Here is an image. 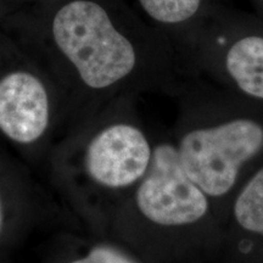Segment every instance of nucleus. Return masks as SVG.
Listing matches in <instances>:
<instances>
[{
  "label": "nucleus",
  "mask_w": 263,
  "mask_h": 263,
  "mask_svg": "<svg viewBox=\"0 0 263 263\" xmlns=\"http://www.w3.org/2000/svg\"><path fill=\"white\" fill-rule=\"evenodd\" d=\"M0 228H2V209H0Z\"/></svg>",
  "instance_id": "10"
},
{
  "label": "nucleus",
  "mask_w": 263,
  "mask_h": 263,
  "mask_svg": "<svg viewBox=\"0 0 263 263\" xmlns=\"http://www.w3.org/2000/svg\"><path fill=\"white\" fill-rule=\"evenodd\" d=\"M49 124L47 90L35 76L12 72L0 81V130L20 144L38 140Z\"/></svg>",
  "instance_id": "5"
},
{
  "label": "nucleus",
  "mask_w": 263,
  "mask_h": 263,
  "mask_svg": "<svg viewBox=\"0 0 263 263\" xmlns=\"http://www.w3.org/2000/svg\"><path fill=\"white\" fill-rule=\"evenodd\" d=\"M72 263H136L116 249L110 246L94 248L85 257Z\"/></svg>",
  "instance_id": "9"
},
{
  "label": "nucleus",
  "mask_w": 263,
  "mask_h": 263,
  "mask_svg": "<svg viewBox=\"0 0 263 263\" xmlns=\"http://www.w3.org/2000/svg\"><path fill=\"white\" fill-rule=\"evenodd\" d=\"M234 213L242 228L263 235V168L250 179L239 194Z\"/></svg>",
  "instance_id": "7"
},
{
  "label": "nucleus",
  "mask_w": 263,
  "mask_h": 263,
  "mask_svg": "<svg viewBox=\"0 0 263 263\" xmlns=\"http://www.w3.org/2000/svg\"><path fill=\"white\" fill-rule=\"evenodd\" d=\"M137 192V205L144 217L160 226L190 224L206 215V194L183 170L178 149L161 144L154 150Z\"/></svg>",
  "instance_id": "3"
},
{
  "label": "nucleus",
  "mask_w": 263,
  "mask_h": 263,
  "mask_svg": "<svg viewBox=\"0 0 263 263\" xmlns=\"http://www.w3.org/2000/svg\"><path fill=\"white\" fill-rule=\"evenodd\" d=\"M55 43L94 89H103L133 71L136 51L115 28L107 12L90 0H74L61 8L52 22Z\"/></svg>",
  "instance_id": "1"
},
{
  "label": "nucleus",
  "mask_w": 263,
  "mask_h": 263,
  "mask_svg": "<svg viewBox=\"0 0 263 263\" xmlns=\"http://www.w3.org/2000/svg\"><path fill=\"white\" fill-rule=\"evenodd\" d=\"M201 0H140L145 12L162 24H179L196 14Z\"/></svg>",
  "instance_id": "8"
},
{
  "label": "nucleus",
  "mask_w": 263,
  "mask_h": 263,
  "mask_svg": "<svg viewBox=\"0 0 263 263\" xmlns=\"http://www.w3.org/2000/svg\"><path fill=\"white\" fill-rule=\"evenodd\" d=\"M226 65L240 89L263 99V38L240 39L229 49Z\"/></svg>",
  "instance_id": "6"
},
{
  "label": "nucleus",
  "mask_w": 263,
  "mask_h": 263,
  "mask_svg": "<svg viewBox=\"0 0 263 263\" xmlns=\"http://www.w3.org/2000/svg\"><path fill=\"white\" fill-rule=\"evenodd\" d=\"M263 147V128L251 120L190 132L178 155L183 170L206 195L222 196L233 188L240 167Z\"/></svg>",
  "instance_id": "2"
},
{
  "label": "nucleus",
  "mask_w": 263,
  "mask_h": 263,
  "mask_svg": "<svg viewBox=\"0 0 263 263\" xmlns=\"http://www.w3.org/2000/svg\"><path fill=\"white\" fill-rule=\"evenodd\" d=\"M153 151L143 132L129 124L105 128L85 154L90 178L107 188H124L146 173Z\"/></svg>",
  "instance_id": "4"
}]
</instances>
